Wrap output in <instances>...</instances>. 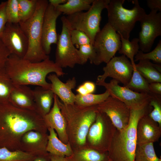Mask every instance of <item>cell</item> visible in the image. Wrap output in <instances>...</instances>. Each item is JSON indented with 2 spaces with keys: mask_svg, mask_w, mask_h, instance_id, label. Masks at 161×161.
Segmentation results:
<instances>
[{
  "mask_svg": "<svg viewBox=\"0 0 161 161\" xmlns=\"http://www.w3.org/2000/svg\"><path fill=\"white\" fill-rule=\"evenodd\" d=\"M125 0H110L106 9L108 23L120 35L129 39L130 33L136 22L139 21L146 13L137 0L132 1L133 8L123 7Z\"/></svg>",
  "mask_w": 161,
  "mask_h": 161,
  "instance_id": "cell-5",
  "label": "cell"
},
{
  "mask_svg": "<svg viewBox=\"0 0 161 161\" xmlns=\"http://www.w3.org/2000/svg\"><path fill=\"white\" fill-rule=\"evenodd\" d=\"M6 13L7 22L19 24L20 22L18 0L7 1Z\"/></svg>",
  "mask_w": 161,
  "mask_h": 161,
  "instance_id": "cell-36",
  "label": "cell"
},
{
  "mask_svg": "<svg viewBox=\"0 0 161 161\" xmlns=\"http://www.w3.org/2000/svg\"><path fill=\"white\" fill-rule=\"evenodd\" d=\"M10 53L0 39V69L4 68Z\"/></svg>",
  "mask_w": 161,
  "mask_h": 161,
  "instance_id": "cell-40",
  "label": "cell"
},
{
  "mask_svg": "<svg viewBox=\"0 0 161 161\" xmlns=\"http://www.w3.org/2000/svg\"><path fill=\"white\" fill-rule=\"evenodd\" d=\"M110 0H94L90 8L66 16L72 30H77L85 33L93 45L95 37L100 30L101 14L106 9Z\"/></svg>",
  "mask_w": 161,
  "mask_h": 161,
  "instance_id": "cell-6",
  "label": "cell"
},
{
  "mask_svg": "<svg viewBox=\"0 0 161 161\" xmlns=\"http://www.w3.org/2000/svg\"><path fill=\"white\" fill-rule=\"evenodd\" d=\"M14 85L7 73L4 67L0 69V103L9 102Z\"/></svg>",
  "mask_w": 161,
  "mask_h": 161,
  "instance_id": "cell-31",
  "label": "cell"
},
{
  "mask_svg": "<svg viewBox=\"0 0 161 161\" xmlns=\"http://www.w3.org/2000/svg\"><path fill=\"white\" fill-rule=\"evenodd\" d=\"M50 161H68L64 157L57 156L49 153Z\"/></svg>",
  "mask_w": 161,
  "mask_h": 161,
  "instance_id": "cell-45",
  "label": "cell"
},
{
  "mask_svg": "<svg viewBox=\"0 0 161 161\" xmlns=\"http://www.w3.org/2000/svg\"><path fill=\"white\" fill-rule=\"evenodd\" d=\"M48 136L45 132L29 131L21 137L19 150L35 156L46 154Z\"/></svg>",
  "mask_w": 161,
  "mask_h": 161,
  "instance_id": "cell-16",
  "label": "cell"
},
{
  "mask_svg": "<svg viewBox=\"0 0 161 161\" xmlns=\"http://www.w3.org/2000/svg\"><path fill=\"white\" fill-rule=\"evenodd\" d=\"M0 39L10 54L24 57L28 49V40L19 24L7 22Z\"/></svg>",
  "mask_w": 161,
  "mask_h": 161,
  "instance_id": "cell-12",
  "label": "cell"
},
{
  "mask_svg": "<svg viewBox=\"0 0 161 161\" xmlns=\"http://www.w3.org/2000/svg\"><path fill=\"white\" fill-rule=\"evenodd\" d=\"M161 95L154 94L149 103L153 109L148 114L153 120L161 127Z\"/></svg>",
  "mask_w": 161,
  "mask_h": 161,
  "instance_id": "cell-35",
  "label": "cell"
},
{
  "mask_svg": "<svg viewBox=\"0 0 161 161\" xmlns=\"http://www.w3.org/2000/svg\"><path fill=\"white\" fill-rule=\"evenodd\" d=\"M161 136V127L148 114L139 120L137 128V144L158 141Z\"/></svg>",
  "mask_w": 161,
  "mask_h": 161,
  "instance_id": "cell-17",
  "label": "cell"
},
{
  "mask_svg": "<svg viewBox=\"0 0 161 161\" xmlns=\"http://www.w3.org/2000/svg\"><path fill=\"white\" fill-rule=\"evenodd\" d=\"M149 88L151 93L161 95V83L153 82L149 83Z\"/></svg>",
  "mask_w": 161,
  "mask_h": 161,
  "instance_id": "cell-42",
  "label": "cell"
},
{
  "mask_svg": "<svg viewBox=\"0 0 161 161\" xmlns=\"http://www.w3.org/2000/svg\"><path fill=\"white\" fill-rule=\"evenodd\" d=\"M58 97L54 95L53 105L49 112L44 117L48 127L55 130L60 140L63 142H66L67 140L66 130V122L65 118L58 105Z\"/></svg>",
  "mask_w": 161,
  "mask_h": 161,
  "instance_id": "cell-20",
  "label": "cell"
},
{
  "mask_svg": "<svg viewBox=\"0 0 161 161\" xmlns=\"http://www.w3.org/2000/svg\"><path fill=\"white\" fill-rule=\"evenodd\" d=\"M51 85V89L54 94L65 104L75 103V95L72 90L76 85L75 77L68 80L65 83L62 82L55 73L50 74L47 76Z\"/></svg>",
  "mask_w": 161,
  "mask_h": 161,
  "instance_id": "cell-18",
  "label": "cell"
},
{
  "mask_svg": "<svg viewBox=\"0 0 161 161\" xmlns=\"http://www.w3.org/2000/svg\"><path fill=\"white\" fill-rule=\"evenodd\" d=\"M117 80L112 79L109 83L105 81L96 82V84L104 87L110 96L121 101L130 109L143 108L149 104L153 94L139 93L124 86H121Z\"/></svg>",
  "mask_w": 161,
  "mask_h": 161,
  "instance_id": "cell-9",
  "label": "cell"
},
{
  "mask_svg": "<svg viewBox=\"0 0 161 161\" xmlns=\"http://www.w3.org/2000/svg\"><path fill=\"white\" fill-rule=\"evenodd\" d=\"M61 14L49 3L44 15L42 26V46L47 55L51 52L52 44L57 43L56 21Z\"/></svg>",
  "mask_w": 161,
  "mask_h": 161,
  "instance_id": "cell-15",
  "label": "cell"
},
{
  "mask_svg": "<svg viewBox=\"0 0 161 161\" xmlns=\"http://www.w3.org/2000/svg\"><path fill=\"white\" fill-rule=\"evenodd\" d=\"M9 102L19 108L37 111L33 90L27 85H14Z\"/></svg>",
  "mask_w": 161,
  "mask_h": 161,
  "instance_id": "cell-19",
  "label": "cell"
},
{
  "mask_svg": "<svg viewBox=\"0 0 161 161\" xmlns=\"http://www.w3.org/2000/svg\"><path fill=\"white\" fill-rule=\"evenodd\" d=\"M97 111L106 114L117 129L122 130L128 126L130 109L123 103L110 96L106 100L96 105Z\"/></svg>",
  "mask_w": 161,
  "mask_h": 161,
  "instance_id": "cell-14",
  "label": "cell"
},
{
  "mask_svg": "<svg viewBox=\"0 0 161 161\" xmlns=\"http://www.w3.org/2000/svg\"><path fill=\"white\" fill-rule=\"evenodd\" d=\"M109 161H111L109 160Z\"/></svg>",
  "mask_w": 161,
  "mask_h": 161,
  "instance_id": "cell-46",
  "label": "cell"
},
{
  "mask_svg": "<svg viewBox=\"0 0 161 161\" xmlns=\"http://www.w3.org/2000/svg\"><path fill=\"white\" fill-rule=\"evenodd\" d=\"M117 129L110 119L105 113L97 111L94 122L91 126L88 134V139L92 146L99 149L104 147L108 151Z\"/></svg>",
  "mask_w": 161,
  "mask_h": 161,
  "instance_id": "cell-10",
  "label": "cell"
},
{
  "mask_svg": "<svg viewBox=\"0 0 161 161\" xmlns=\"http://www.w3.org/2000/svg\"><path fill=\"white\" fill-rule=\"evenodd\" d=\"M133 67L130 61L125 56H114L103 68V74L97 77L96 82L105 81L108 77L126 86L132 76Z\"/></svg>",
  "mask_w": 161,
  "mask_h": 161,
  "instance_id": "cell-13",
  "label": "cell"
},
{
  "mask_svg": "<svg viewBox=\"0 0 161 161\" xmlns=\"http://www.w3.org/2000/svg\"><path fill=\"white\" fill-rule=\"evenodd\" d=\"M78 49V54L80 64H86L88 60L92 64H95L96 59V53L93 46L91 44L80 46Z\"/></svg>",
  "mask_w": 161,
  "mask_h": 161,
  "instance_id": "cell-33",
  "label": "cell"
},
{
  "mask_svg": "<svg viewBox=\"0 0 161 161\" xmlns=\"http://www.w3.org/2000/svg\"><path fill=\"white\" fill-rule=\"evenodd\" d=\"M44 117L35 110L17 107L9 102L0 103V147L19 150L22 135L31 130L45 132Z\"/></svg>",
  "mask_w": 161,
  "mask_h": 161,
  "instance_id": "cell-1",
  "label": "cell"
},
{
  "mask_svg": "<svg viewBox=\"0 0 161 161\" xmlns=\"http://www.w3.org/2000/svg\"><path fill=\"white\" fill-rule=\"evenodd\" d=\"M120 35L121 45L118 51L119 53L129 58L134 66L135 64L134 58L140 49L138 38H134L131 41H130L129 39H126L121 35Z\"/></svg>",
  "mask_w": 161,
  "mask_h": 161,
  "instance_id": "cell-28",
  "label": "cell"
},
{
  "mask_svg": "<svg viewBox=\"0 0 161 161\" xmlns=\"http://www.w3.org/2000/svg\"><path fill=\"white\" fill-rule=\"evenodd\" d=\"M36 156L20 150L0 147V161H33Z\"/></svg>",
  "mask_w": 161,
  "mask_h": 161,
  "instance_id": "cell-29",
  "label": "cell"
},
{
  "mask_svg": "<svg viewBox=\"0 0 161 161\" xmlns=\"http://www.w3.org/2000/svg\"><path fill=\"white\" fill-rule=\"evenodd\" d=\"M70 34L71 40L73 44L77 48L83 45L91 44L89 37L85 33L81 31L71 30Z\"/></svg>",
  "mask_w": 161,
  "mask_h": 161,
  "instance_id": "cell-37",
  "label": "cell"
},
{
  "mask_svg": "<svg viewBox=\"0 0 161 161\" xmlns=\"http://www.w3.org/2000/svg\"><path fill=\"white\" fill-rule=\"evenodd\" d=\"M74 161H109L108 153L95 149L82 150L75 155Z\"/></svg>",
  "mask_w": 161,
  "mask_h": 161,
  "instance_id": "cell-30",
  "label": "cell"
},
{
  "mask_svg": "<svg viewBox=\"0 0 161 161\" xmlns=\"http://www.w3.org/2000/svg\"><path fill=\"white\" fill-rule=\"evenodd\" d=\"M49 4L47 0H38L36 9L33 16L19 23L28 40V47L24 58L32 62H38L49 58L43 48L42 26L44 15Z\"/></svg>",
  "mask_w": 161,
  "mask_h": 161,
  "instance_id": "cell-4",
  "label": "cell"
},
{
  "mask_svg": "<svg viewBox=\"0 0 161 161\" xmlns=\"http://www.w3.org/2000/svg\"><path fill=\"white\" fill-rule=\"evenodd\" d=\"M33 161H50L49 154L47 153L42 155L37 156Z\"/></svg>",
  "mask_w": 161,
  "mask_h": 161,
  "instance_id": "cell-43",
  "label": "cell"
},
{
  "mask_svg": "<svg viewBox=\"0 0 161 161\" xmlns=\"http://www.w3.org/2000/svg\"><path fill=\"white\" fill-rule=\"evenodd\" d=\"M4 68L14 85H36L49 89H51V84L46 80L48 74L55 73L58 77L65 74L62 68L49 58L40 62H32L10 54Z\"/></svg>",
  "mask_w": 161,
  "mask_h": 161,
  "instance_id": "cell-2",
  "label": "cell"
},
{
  "mask_svg": "<svg viewBox=\"0 0 161 161\" xmlns=\"http://www.w3.org/2000/svg\"><path fill=\"white\" fill-rule=\"evenodd\" d=\"M147 4L151 11L156 10L161 12V0H148Z\"/></svg>",
  "mask_w": 161,
  "mask_h": 161,
  "instance_id": "cell-41",
  "label": "cell"
},
{
  "mask_svg": "<svg viewBox=\"0 0 161 161\" xmlns=\"http://www.w3.org/2000/svg\"><path fill=\"white\" fill-rule=\"evenodd\" d=\"M134 161H161L155 153L154 143L137 144Z\"/></svg>",
  "mask_w": 161,
  "mask_h": 161,
  "instance_id": "cell-25",
  "label": "cell"
},
{
  "mask_svg": "<svg viewBox=\"0 0 161 161\" xmlns=\"http://www.w3.org/2000/svg\"><path fill=\"white\" fill-rule=\"evenodd\" d=\"M18 0L20 22H24L31 18L34 14L38 0Z\"/></svg>",
  "mask_w": 161,
  "mask_h": 161,
  "instance_id": "cell-32",
  "label": "cell"
},
{
  "mask_svg": "<svg viewBox=\"0 0 161 161\" xmlns=\"http://www.w3.org/2000/svg\"><path fill=\"white\" fill-rule=\"evenodd\" d=\"M153 109L148 104L138 109H131L129 124L125 129H116L108 150L111 161H134L137 145V128L139 120Z\"/></svg>",
  "mask_w": 161,
  "mask_h": 161,
  "instance_id": "cell-3",
  "label": "cell"
},
{
  "mask_svg": "<svg viewBox=\"0 0 161 161\" xmlns=\"http://www.w3.org/2000/svg\"><path fill=\"white\" fill-rule=\"evenodd\" d=\"M139 21L141 28L138 38L140 49L143 52H148L156 38L161 35V12L151 10Z\"/></svg>",
  "mask_w": 161,
  "mask_h": 161,
  "instance_id": "cell-11",
  "label": "cell"
},
{
  "mask_svg": "<svg viewBox=\"0 0 161 161\" xmlns=\"http://www.w3.org/2000/svg\"><path fill=\"white\" fill-rule=\"evenodd\" d=\"M96 89V84L92 81H87L79 85L76 89L78 94L84 95L93 93Z\"/></svg>",
  "mask_w": 161,
  "mask_h": 161,
  "instance_id": "cell-38",
  "label": "cell"
},
{
  "mask_svg": "<svg viewBox=\"0 0 161 161\" xmlns=\"http://www.w3.org/2000/svg\"><path fill=\"white\" fill-rule=\"evenodd\" d=\"M94 0H67L56 7L58 11L67 16L88 10Z\"/></svg>",
  "mask_w": 161,
  "mask_h": 161,
  "instance_id": "cell-24",
  "label": "cell"
},
{
  "mask_svg": "<svg viewBox=\"0 0 161 161\" xmlns=\"http://www.w3.org/2000/svg\"><path fill=\"white\" fill-rule=\"evenodd\" d=\"M93 45L97 55L95 64H107L120 48V35L107 23L96 34Z\"/></svg>",
  "mask_w": 161,
  "mask_h": 161,
  "instance_id": "cell-7",
  "label": "cell"
},
{
  "mask_svg": "<svg viewBox=\"0 0 161 161\" xmlns=\"http://www.w3.org/2000/svg\"><path fill=\"white\" fill-rule=\"evenodd\" d=\"M37 111L44 117L51 110L54 94L51 89L38 86L33 90Z\"/></svg>",
  "mask_w": 161,
  "mask_h": 161,
  "instance_id": "cell-21",
  "label": "cell"
},
{
  "mask_svg": "<svg viewBox=\"0 0 161 161\" xmlns=\"http://www.w3.org/2000/svg\"><path fill=\"white\" fill-rule=\"evenodd\" d=\"M62 28L58 35L55 62L62 68H73L77 64H80L78 49L73 44L70 32L72 30L66 16L61 18Z\"/></svg>",
  "mask_w": 161,
  "mask_h": 161,
  "instance_id": "cell-8",
  "label": "cell"
},
{
  "mask_svg": "<svg viewBox=\"0 0 161 161\" xmlns=\"http://www.w3.org/2000/svg\"><path fill=\"white\" fill-rule=\"evenodd\" d=\"M7 1H2L0 3V35L7 23L6 13Z\"/></svg>",
  "mask_w": 161,
  "mask_h": 161,
  "instance_id": "cell-39",
  "label": "cell"
},
{
  "mask_svg": "<svg viewBox=\"0 0 161 161\" xmlns=\"http://www.w3.org/2000/svg\"><path fill=\"white\" fill-rule=\"evenodd\" d=\"M67 0H49L48 2L55 7L66 3Z\"/></svg>",
  "mask_w": 161,
  "mask_h": 161,
  "instance_id": "cell-44",
  "label": "cell"
},
{
  "mask_svg": "<svg viewBox=\"0 0 161 161\" xmlns=\"http://www.w3.org/2000/svg\"><path fill=\"white\" fill-rule=\"evenodd\" d=\"M134 61L141 60H150L157 64L161 63V41L160 40L155 48L151 51L144 53L140 50L134 56Z\"/></svg>",
  "mask_w": 161,
  "mask_h": 161,
  "instance_id": "cell-34",
  "label": "cell"
},
{
  "mask_svg": "<svg viewBox=\"0 0 161 161\" xmlns=\"http://www.w3.org/2000/svg\"><path fill=\"white\" fill-rule=\"evenodd\" d=\"M110 94L107 90L102 94H88L84 95H75V103L82 107H89L97 105L106 100Z\"/></svg>",
  "mask_w": 161,
  "mask_h": 161,
  "instance_id": "cell-26",
  "label": "cell"
},
{
  "mask_svg": "<svg viewBox=\"0 0 161 161\" xmlns=\"http://www.w3.org/2000/svg\"><path fill=\"white\" fill-rule=\"evenodd\" d=\"M135 66L137 70L149 83H161V72L155 67L154 64L148 60H141Z\"/></svg>",
  "mask_w": 161,
  "mask_h": 161,
  "instance_id": "cell-23",
  "label": "cell"
},
{
  "mask_svg": "<svg viewBox=\"0 0 161 161\" xmlns=\"http://www.w3.org/2000/svg\"><path fill=\"white\" fill-rule=\"evenodd\" d=\"M133 67L131 79L128 84L124 86L137 92L152 94L149 90V83L137 70L135 66Z\"/></svg>",
  "mask_w": 161,
  "mask_h": 161,
  "instance_id": "cell-27",
  "label": "cell"
},
{
  "mask_svg": "<svg viewBox=\"0 0 161 161\" xmlns=\"http://www.w3.org/2000/svg\"><path fill=\"white\" fill-rule=\"evenodd\" d=\"M49 134L46 148L47 152L52 154L64 157H70L72 154V149L69 144H65L57 137L55 130L48 127Z\"/></svg>",
  "mask_w": 161,
  "mask_h": 161,
  "instance_id": "cell-22",
  "label": "cell"
}]
</instances>
